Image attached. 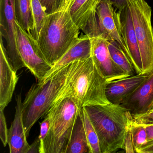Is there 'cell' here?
Returning a JSON list of instances; mask_svg holds the SVG:
<instances>
[{"label":"cell","instance_id":"28","mask_svg":"<svg viewBox=\"0 0 153 153\" xmlns=\"http://www.w3.org/2000/svg\"><path fill=\"white\" fill-rule=\"evenodd\" d=\"M130 127L128 129L124 141V148L123 149L125 150V153H136L131 132Z\"/></svg>","mask_w":153,"mask_h":153},{"label":"cell","instance_id":"16","mask_svg":"<svg viewBox=\"0 0 153 153\" xmlns=\"http://www.w3.org/2000/svg\"><path fill=\"white\" fill-rule=\"evenodd\" d=\"M152 72L140 73L109 82L105 89L108 101L114 104H121L124 99L132 93Z\"/></svg>","mask_w":153,"mask_h":153},{"label":"cell","instance_id":"13","mask_svg":"<svg viewBox=\"0 0 153 153\" xmlns=\"http://www.w3.org/2000/svg\"><path fill=\"white\" fill-rule=\"evenodd\" d=\"M121 105L131 115L142 114L153 108V72L124 99Z\"/></svg>","mask_w":153,"mask_h":153},{"label":"cell","instance_id":"9","mask_svg":"<svg viewBox=\"0 0 153 153\" xmlns=\"http://www.w3.org/2000/svg\"><path fill=\"white\" fill-rule=\"evenodd\" d=\"M97 16L100 35L109 42H116L130 59L122 37L120 12H117L110 1L101 0L97 8Z\"/></svg>","mask_w":153,"mask_h":153},{"label":"cell","instance_id":"30","mask_svg":"<svg viewBox=\"0 0 153 153\" xmlns=\"http://www.w3.org/2000/svg\"><path fill=\"white\" fill-rule=\"evenodd\" d=\"M101 1V0H100ZM113 4L114 7L120 12L123 10L124 7L127 5V0H109Z\"/></svg>","mask_w":153,"mask_h":153},{"label":"cell","instance_id":"23","mask_svg":"<svg viewBox=\"0 0 153 153\" xmlns=\"http://www.w3.org/2000/svg\"><path fill=\"white\" fill-rule=\"evenodd\" d=\"M130 130L136 153L138 149L147 142V134L143 124L135 122L131 123Z\"/></svg>","mask_w":153,"mask_h":153},{"label":"cell","instance_id":"25","mask_svg":"<svg viewBox=\"0 0 153 153\" xmlns=\"http://www.w3.org/2000/svg\"><path fill=\"white\" fill-rule=\"evenodd\" d=\"M4 111H0V138L3 146L6 147L8 144V129L7 127V121Z\"/></svg>","mask_w":153,"mask_h":153},{"label":"cell","instance_id":"4","mask_svg":"<svg viewBox=\"0 0 153 153\" xmlns=\"http://www.w3.org/2000/svg\"><path fill=\"white\" fill-rule=\"evenodd\" d=\"M75 62V61H74ZM74 62L47 78L32 85L23 102V120L27 136L32 127L46 116L70 74Z\"/></svg>","mask_w":153,"mask_h":153},{"label":"cell","instance_id":"22","mask_svg":"<svg viewBox=\"0 0 153 153\" xmlns=\"http://www.w3.org/2000/svg\"><path fill=\"white\" fill-rule=\"evenodd\" d=\"M33 17V37L37 40L39 33L44 24L48 14L46 13L39 0H31Z\"/></svg>","mask_w":153,"mask_h":153},{"label":"cell","instance_id":"5","mask_svg":"<svg viewBox=\"0 0 153 153\" xmlns=\"http://www.w3.org/2000/svg\"><path fill=\"white\" fill-rule=\"evenodd\" d=\"M82 108L69 97L53 105L46 115L50 120V128L40 146V153H66Z\"/></svg>","mask_w":153,"mask_h":153},{"label":"cell","instance_id":"11","mask_svg":"<svg viewBox=\"0 0 153 153\" xmlns=\"http://www.w3.org/2000/svg\"><path fill=\"white\" fill-rule=\"evenodd\" d=\"M100 0H75L69 8L75 24L90 38L100 35L97 8Z\"/></svg>","mask_w":153,"mask_h":153},{"label":"cell","instance_id":"33","mask_svg":"<svg viewBox=\"0 0 153 153\" xmlns=\"http://www.w3.org/2000/svg\"><path fill=\"white\" fill-rule=\"evenodd\" d=\"M75 0H68V2H67V7H68V9H69L70 7L72 5V3H73Z\"/></svg>","mask_w":153,"mask_h":153},{"label":"cell","instance_id":"6","mask_svg":"<svg viewBox=\"0 0 153 153\" xmlns=\"http://www.w3.org/2000/svg\"><path fill=\"white\" fill-rule=\"evenodd\" d=\"M143 65V73L153 72L152 9L146 0H127Z\"/></svg>","mask_w":153,"mask_h":153},{"label":"cell","instance_id":"29","mask_svg":"<svg viewBox=\"0 0 153 153\" xmlns=\"http://www.w3.org/2000/svg\"><path fill=\"white\" fill-rule=\"evenodd\" d=\"M137 153H153V140L148 141L136 151Z\"/></svg>","mask_w":153,"mask_h":153},{"label":"cell","instance_id":"15","mask_svg":"<svg viewBox=\"0 0 153 153\" xmlns=\"http://www.w3.org/2000/svg\"><path fill=\"white\" fill-rule=\"evenodd\" d=\"M16 105L14 120L8 129V144L10 153H28L30 149L27 140L23 114V102L21 93L16 96Z\"/></svg>","mask_w":153,"mask_h":153},{"label":"cell","instance_id":"27","mask_svg":"<svg viewBox=\"0 0 153 153\" xmlns=\"http://www.w3.org/2000/svg\"><path fill=\"white\" fill-rule=\"evenodd\" d=\"M50 121L49 118L45 116L44 120L40 123V134L39 137L40 140V146L42 144L50 128Z\"/></svg>","mask_w":153,"mask_h":153},{"label":"cell","instance_id":"17","mask_svg":"<svg viewBox=\"0 0 153 153\" xmlns=\"http://www.w3.org/2000/svg\"><path fill=\"white\" fill-rule=\"evenodd\" d=\"M91 56V38L86 35H82L68 51L52 66L42 80L49 77L64 66L76 61L85 60Z\"/></svg>","mask_w":153,"mask_h":153},{"label":"cell","instance_id":"10","mask_svg":"<svg viewBox=\"0 0 153 153\" xmlns=\"http://www.w3.org/2000/svg\"><path fill=\"white\" fill-rule=\"evenodd\" d=\"M91 57L107 83L129 76L111 57L107 40L102 35L91 37Z\"/></svg>","mask_w":153,"mask_h":153},{"label":"cell","instance_id":"19","mask_svg":"<svg viewBox=\"0 0 153 153\" xmlns=\"http://www.w3.org/2000/svg\"><path fill=\"white\" fill-rule=\"evenodd\" d=\"M15 9L17 22L32 35L34 22L31 0H15Z\"/></svg>","mask_w":153,"mask_h":153},{"label":"cell","instance_id":"24","mask_svg":"<svg viewBox=\"0 0 153 153\" xmlns=\"http://www.w3.org/2000/svg\"><path fill=\"white\" fill-rule=\"evenodd\" d=\"M48 15L53 14L67 8L68 0H39Z\"/></svg>","mask_w":153,"mask_h":153},{"label":"cell","instance_id":"18","mask_svg":"<svg viewBox=\"0 0 153 153\" xmlns=\"http://www.w3.org/2000/svg\"><path fill=\"white\" fill-rule=\"evenodd\" d=\"M89 153V148L81 111L76 120L66 153Z\"/></svg>","mask_w":153,"mask_h":153},{"label":"cell","instance_id":"3","mask_svg":"<svg viewBox=\"0 0 153 153\" xmlns=\"http://www.w3.org/2000/svg\"><path fill=\"white\" fill-rule=\"evenodd\" d=\"M79 33L69 10L65 8L48 15L36 41L45 59L53 66L78 39Z\"/></svg>","mask_w":153,"mask_h":153},{"label":"cell","instance_id":"26","mask_svg":"<svg viewBox=\"0 0 153 153\" xmlns=\"http://www.w3.org/2000/svg\"><path fill=\"white\" fill-rule=\"evenodd\" d=\"M133 121L138 123H153V108L142 114L132 115Z\"/></svg>","mask_w":153,"mask_h":153},{"label":"cell","instance_id":"20","mask_svg":"<svg viewBox=\"0 0 153 153\" xmlns=\"http://www.w3.org/2000/svg\"><path fill=\"white\" fill-rule=\"evenodd\" d=\"M107 42L111 57L114 63L129 76L137 74L131 61L120 45L114 41Z\"/></svg>","mask_w":153,"mask_h":153},{"label":"cell","instance_id":"21","mask_svg":"<svg viewBox=\"0 0 153 153\" xmlns=\"http://www.w3.org/2000/svg\"><path fill=\"white\" fill-rule=\"evenodd\" d=\"M81 112L89 148L88 153H101L98 136L84 107Z\"/></svg>","mask_w":153,"mask_h":153},{"label":"cell","instance_id":"7","mask_svg":"<svg viewBox=\"0 0 153 153\" xmlns=\"http://www.w3.org/2000/svg\"><path fill=\"white\" fill-rule=\"evenodd\" d=\"M18 48L21 59L26 68L35 77L38 82L42 80L52 66L46 60L37 41L32 34L28 33L16 23Z\"/></svg>","mask_w":153,"mask_h":153},{"label":"cell","instance_id":"31","mask_svg":"<svg viewBox=\"0 0 153 153\" xmlns=\"http://www.w3.org/2000/svg\"><path fill=\"white\" fill-rule=\"evenodd\" d=\"M145 127L147 134V142L153 140V123H141Z\"/></svg>","mask_w":153,"mask_h":153},{"label":"cell","instance_id":"1","mask_svg":"<svg viewBox=\"0 0 153 153\" xmlns=\"http://www.w3.org/2000/svg\"><path fill=\"white\" fill-rule=\"evenodd\" d=\"M107 84L91 56L85 60L76 61L53 104L69 97L81 108L108 104L110 102L105 94Z\"/></svg>","mask_w":153,"mask_h":153},{"label":"cell","instance_id":"2","mask_svg":"<svg viewBox=\"0 0 153 153\" xmlns=\"http://www.w3.org/2000/svg\"><path fill=\"white\" fill-rule=\"evenodd\" d=\"M84 108L98 136L101 153L123 149L128 129L133 122L129 111L111 103Z\"/></svg>","mask_w":153,"mask_h":153},{"label":"cell","instance_id":"32","mask_svg":"<svg viewBox=\"0 0 153 153\" xmlns=\"http://www.w3.org/2000/svg\"><path fill=\"white\" fill-rule=\"evenodd\" d=\"M40 140L37 137L32 145H30V149L28 153H40Z\"/></svg>","mask_w":153,"mask_h":153},{"label":"cell","instance_id":"14","mask_svg":"<svg viewBox=\"0 0 153 153\" xmlns=\"http://www.w3.org/2000/svg\"><path fill=\"white\" fill-rule=\"evenodd\" d=\"M122 37L137 74L143 73V65L130 10L128 4L120 12Z\"/></svg>","mask_w":153,"mask_h":153},{"label":"cell","instance_id":"8","mask_svg":"<svg viewBox=\"0 0 153 153\" xmlns=\"http://www.w3.org/2000/svg\"><path fill=\"white\" fill-rule=\"evenodd\" d=\"M15 0H0V34L5 39L6 50L14 70L25 68L18 48Z\"/></svg>","mask_w":153,"mask_h":153},{"label":"cell","instance_id":"12","mask_svg":"<svg viewBox=\"0 0 153 153\" xmlns=\"http://www.w3.org/2000/svg\"><path fill=\"white\" fill-rule=\"evenodd\" d=\"M0 111L4 110L12 100L19 80L3 44L2 36L0 41Z\"/></svg>","mask_w":153,"mask_h":153}]
</instances>
